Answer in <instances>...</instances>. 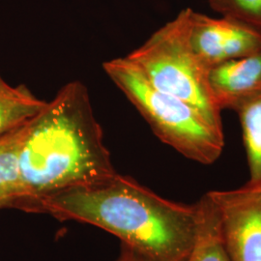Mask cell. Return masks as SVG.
I'll use <instances>...</instances> for the list:
<instances>
[{
  "mask_svg": "<svg viewBox=\"0 0 261 261\" xmlns=\"http://www.w3.org/2000/svg\"><path fill=\"white\" fill-rule=\"evenodd\" d=\"M30 212L103 228L151 261H185L197 225L196 204L170 201L118 173L45 196Z\"/></svg>",
  "mask_w": 261,
  "mask_h": 261,
  "instance_id": "cell-1",
  "label": "cell"
},
{
  "mask_svg": "<svg viewBox=\"0 0 261 261\" xmlns=\"http://www.w3.org/2000/svg\"><path fill=\"white\" fill-rule=\"evenodd\" d=\"M20 170L24 197L19 209L27 212L45 196L117 173L84 84L64 85L29 122Z\"/></svg>",
  "mask_w": 261,
  "mask_h": 261,
  "instance_id": "cell-2",
  "label": "cell"
},
{
  "mask_svg": "<svg viewBox=\"0 0 261 261\" xmlns=\"http://www.w3.org/2000/svg\"><path fill=\"white\" fill-rule=\"evenodd\" d=\"M103 70L164 143L202 165L220 158L224 130L212 126L189 103L157 89L127 57L105 62Z\"/></svg>",
  "mask_w": 261,
  "mask_h": 261,
  "instance_id": "cell-3",
  "label": "cell"
},
{
  "mask_svg": "<svg viewBox=\"0 0 261 261\" xmlns=\"http://www.w3.org/2000/svg\"><path fill=\"white\" fill-rule=\"evenodd\" d=\"M190 12L191 8L180 11L126 57L153 86L189 103L206 121L224 130L222 111L210 90L208 71L189 42Z\"/></svg>",
  "mask_w": 261,
  "mask_h": 261,
  "instance_id": "cell-4",
  "label": "cell"
},
{
  "mask_svg": "<svg viewBox=\"0 0 261 261\" xmlns=\"http://www.w3.org/2000/svg\"><path fill=\"white\" fill-rule=\"evenodd\" d=\"M230 261H261V185L207 193Z\"/></svg>",
  "mask_w": 261,
  "mask_h": 261,
  "instance_id": "cell-5",
  "label": "cell"
},
{
  "mask_svg": "<svg viewBox=\"0 0 261 261\" xmlns=\"http://www.w3.org/2000/svg\"><path fill=\"white\" fill-rule=\"evenodd\" d=\"M189 42L198 61L209 72L227 61L261 51V32L235 19H214L193 9Z\"/></svg>",
  "mask_w": 261,
  "mask_h": 261,
  "instance_id": "cell-6",
  "label": "cell"
},
{
  "mask_svg": "<svg viewBox=\"0 0 261 261\" xmlns=\"http://www.w3.org/2000/svg\"><path fill=\"white\" fill-rule=\"evenodd\" d=\"M208 83L221 111H234L239 103L261 93V51L212 68Z\"/></svg>",
  "mask_w": 261,
  "mask_h": 261,
  "instance_id": "cell-7",
  "label": "cell"
},
{
  "mask_svg": "<svg viewBox=\"0 0 261 261\" xmlns=\"http://www.w3.org/2000/svg\"><path fill=\"white\" fill-rule=\"evenodd\" d=\"M29 122L0 135V208L19 209L24 197L20 154Z\"/></svg>",
  "mask_w": 261,
  "mask_h": 261,
  "instance_id": "cell-8",
  "label": "cell"
},
{
  "mask_svg": "<svg viewBox=\"0 0 261 261\" xmlns=\"http://www.w3.org/2000/svg\"><path fill=\"white\" fill-rule=\"evenodd\" d=\"M196 206V238L185 261H230L222 240L218 215L208 195L202 196Z\"/></svg>",
  "mask_w": 261,
  "mask_h": 261,
  "instance_id": "cell-9",
  "label": "cell"
},
{
  "mask_svg": "<svg viewBox=\"0 0 261 261\" xmlns=\"http://www.w3.org/2000/svg\"><path fill=\"white\" fill-rule=\"evenodd\" d=\"M47 103L25 85L12 86L0 76V135L32 120Z\"/></svg>",
  "mask_w": 261,
  "mask_h": 261,
  "instance_id": "cell-10",
  "label": "cell"
},
{
  "mask_svg": "<svg viewBox=\"0 0 261 261\" xmlns=\"http://www.w3.org/2000/svg\"><path fill=\"white\" fill-rule=\"evenodd\" d=\"M237 113L250 169L249 182L261 185V93L239 103Z\"/></svg>",
  "mask_w": 261,
  "mask_h": 261,
  "instance_id": "cell-11",
  "label": "cell"
},
{
  "mask_svg": "<svg viewBox=\"0 0 261 261\" xmlns=\"http://www.w3.org/2000/svg\"><path fill=\"white\" fill-rule=\"evenodd\" d=\"M223 17L238 20L261 32V0H208Z\"/></svg>",
  "mask_w": 261,
  "mask_h": 261,
  "instance_id": "cell-12",
  "label": "cell"
},
{
  "mask_svg": "<svg viewBox=\"0 0 261 261\" xmlns=\"http://www.w3.org/2000/svg\"><path fill=\"white\" fill-rule=\"evenodd\" d=\"M114 261H151L140 252L135 251L130 247L121 244V251L118 257Z\"/></svg>",
  "mask_w": 261,
  "mask_h": 261,
  "instance_id": "cell-13",
  "label": "cell"
}]
</instances>
